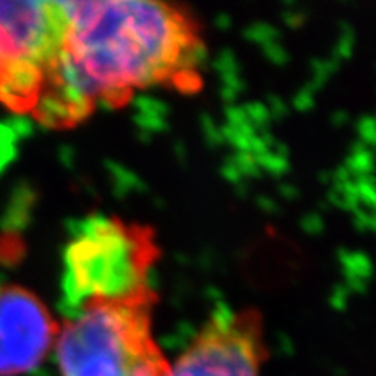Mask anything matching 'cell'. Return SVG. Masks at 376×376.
<instances>
[{"label": "cell", "mask_w": 376, "mask_h": 376, "mask_svg": "<svg viewBox=\"0 0 376 376\" xmlns=\"http://www.w3.org/2000/svg\"><path fill=\"white\" fill-rule=\"evenodd\" d=\"M66 77L89 108H120L138 91L202 86L204 40L194 14L150 0L66 2Z\"/></svg>", "instance_id": "1"}, {"label": "cell", "mask_w": 376, "mask_h": 376, "mask_svg": "<svg viewBox=\"0 0 376 376\" xmlns=\"http://www.w3.org/2000/svg\"><path fill=\"white\" fill-rule=\"evenodd\" d=\"M157 291L150 281L68 301L56 355L61 376H167L171 362L152 333Z\"/></svg>", "instance_id": "2"}, {"label": "cell", "mask_w": 376, "mask_h": 376, "mask_svg": "<svg viewBox=\"0 0 376 376\" xmlns=\"http://www.w3.org/2000/svg\"><path fill=\"white\" fill-rule=\"evenodd\" d=\"M66 2L0 0V104L54 129L84 120L66 82Z\"/></svg>", "instance_id": "3"}, {"label": "cell", "mask_w": 376, "mask_h": 376, "mask_svg": "<svg viewBox=\"0 0 376 376\" xmlns=\"http://www.w3.org/2000/svg\"><path fill=\"white\" fill-rule=\"evenodd\" d=\"M159 249L146 226L100 218L89 223L66 253V299L127 289L148 275Z\"/></svg>", "instance_id": "4"}, {"label": "cell", "mask_w": 376, "mask_h": 376, "mask_svg": "<svg viewBox=\"0 0 376 376\" xmlns=\"http://www.w3.org/2000/svg\"><path fill=\"white\" fill-rule=\"evenodd\" d=\"M265 357L260 312H221L198 331L176 362H171L167 376H260Z\"/></svg>", "instance_id": "5"}, {"label": "cell", "mask_w": 376, "mask_h": 376, "mask_svg": "<svg viewBox=\"0 0 376 376\" xmlns=\"http://www.w3.org/2000/svg\"><path fill=\"white\" fill-rule=\"evenodd\" d=\"M59 322L38 296L16 284L0 285V376L33 371L54 348Z\"/></svg>", "instance_id": "6"}]
</instances>
